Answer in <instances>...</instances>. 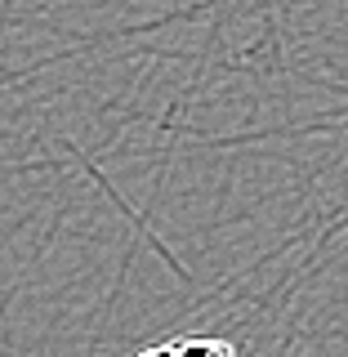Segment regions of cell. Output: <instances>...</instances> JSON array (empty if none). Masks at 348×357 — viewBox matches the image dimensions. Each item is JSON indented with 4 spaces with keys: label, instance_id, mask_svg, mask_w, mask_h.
<instances>
[{
    "label": "cell",
    "instance_id": "1",
    "mask_svg": "<svg viewBox=\"0 0 348 357\" xmlns=\"http://www.w3.org/2000/svg\"><path fill=\"white\" fill-rule=\"evenodd\" d=\"M179 357H237L228 340H215V335H188V340H174Z\"/></svg>",
    "mask_w": 348,
    "mask_h": 357
},
{
    "label": "cell",
    "instance_id": "2",
    "mask_svg": "<svg viewBox=\"0 0 348 357\" xmlns=\"http://www.w3.org/2000/svg\"><path fill=\"white\" fill-rule=\"evenodd\" d=\"M139 357H179V349H174V340H170V344H152V349H143Z\"/></svg>",
    "mask_w": 348,
    "mask_h": 357
}]
</instances>
